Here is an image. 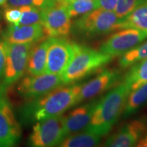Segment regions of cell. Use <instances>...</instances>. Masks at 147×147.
I'll list each match as a JSON object with an SVG mask.
<instances>
[{"instance_id": "7c38bea8", "label": "cell", "mask_w": 147, "mask_h": 147, "mask_svg": "<svg viewBox=\"0 0 147 147\" xmlns=\"http://www.w3.org/2000/svg\"><path fill=\"white\" fill-rule=\"evenodd\" d=\"M121 78L119 70L113 69H106L97 75L95 78L82 84L80 92L78 97V104L86 100L94 98L97 95L113 87L114 84L118 82Z\"/></svg>"}, {"instance_id": "52a82bcc", "label": "cell", "mask_w": 147, "mask_h": 147, "mask_svg": "<svg viewBox=\"0 0 147 147\" xmlns=\"http://www.w3.org/2000/svg\"><path fill=\"white\" fill-rule=\"evenodd\" d=\"M7 90L0 87V147L16 145L21 137V128L11 106Z\"/></svg>"}, {"instance_id": "44dd1931", "label": "cell", "mask_w": 147, "mask_h": 147, "mask_svg": "<svg viewBox=\"0 0 147 147\" xmlns=\"http://www.w3.org/2000/svg\"><path fill=\"white\" fill-rule=\"evenodd\" d=\"M145 59H147V42L121 55L119 65L121 69H126Z\"/></svg>"}, {"instance_id": "6da1fadb", "label": "cell", "mask_w": 147, "mask_h": 147, "mask_svg": "<svg viewBox=\"0 0 147 147\" xmlns=\"http://www.w3.org/2000/svg\"><path fill=\"white\" fill-rule=\"evenodd\" d=\"M82 84H64L47 95L27 101L19 111L20 120L24 124H28L63 115L67 110L77 105Z\"/></svg>"}, {"instance_id": "9a60e30c", "label": "cell", "mask_w": 147, "mask_h": 147, "mask_svg": "<svg viewBox=\"0 0 147 147\" xmlns=\"http://www.w3.org/2000/svg\"><path fill=\"white\" fill-rule=\"evenodd\" d=\"M97 103L96 100L86 103L83 105L75 108L63 116L66 136L82 131L89 125Z\"/></svg>"}, {"instance_id": "8992f818", "label": "cell", "mask_w": 147, "mask_h": 147, "mask_svg": "<svg viewBox=\"0 0 147 147\" xmlns=\"http://www.w3.org/2000/svg\"><path fill=\"white\" fill-rule=\"evenodd\" d=\"M65 136L63 116L53 117L34 125L29 138V144L34 147L59 146Z\"/></svg>"}, {"instance_id": "f1b7e54d", "label": "cell", "mask_w": 147, "mask_h": 147, "mask_svg": "<svg viewBox=\"0 0 147 147\" xmlns=\"http://www.w3.org/2000/svg\"><path fill=\"white\" fill-rule=\"evenodd\" d=\"M136 146L138 147H147V133L139 140Z\"/></svg>"}, {"instance_id": "4dcf8cb0", "label": "cell", "mask_w": 147, "mask_h": 147, "mask_svg": "<svg viewBox=\"0 0 147 147\" xmlns=\"http://www.w3.org/2000/svg\"><path fill=\"white\" fill-rule=\"evenodd\" d=\"M6 2H7V0H0V5L5 4Z\"/></svg>"}, {"instance_id": "1f68e13d", "label": "cell", "mask_w": 147, "mask_h": 147, "mask_svg": "<svg viewBox=\"0 0 147 147\" xmlns=\"http://www.w3.org/2000/svg\"><path fill=\"white\" fill-rule=\"evenodd\" d=\"M147 1V0H140V2H141V1Z\"/></svg>"}, {"instance_id": "7a4b0ae2", "label": "cell", "mask_w": 147, "mask_h": 147, "mask_svg": "<svg viewBox=\"0 0 147 147\" xmlns=\"http://www.w3.org/2000/svg\"><path fill=\"white\" fill-rule=\"evenodd\" d=\"M131 91L124 82L110 90L97 101L91 121L87 128L102 136L108 134L123 112L127 98Z\"/></svg>"}, {"instance_id": "4fadbf2b", "label": "cell", "mask_w": 147, "mask_h": 147, "mask_svg": "<svg viewBox=\"0 0 147 147\" xmlns=\"http://www.w3.org/2000/svg\"><path fill=\"white\" fill-rule=\"evenodd\" d=\"M146 125L147 119L145 117L131 121L108 138L104 146L110 147L136 146L146 131Z\"/></svg>"}, {"instance_id": "cb8c5ba5", "label": "cell", "mask_w": 147, "mask_h": 147, "mask_svg": "<svg viewBox=\"0 0 147 147\" xmlns=\"http://www.w3.org/2000/svg\"><path fill=\"white\" fill-rule=\"evenodd\" d=\"M139 3L140 0H117L114 12L119 18L123 19L136 8Z\"/></svg>"}, {"instance_id": "8fae6325", "label": "cell", "mask_w": 147, "mask_h": 147, "mask_svg": "<svg viewBox=\"0 0 147 147\" xmlns=\"http://www.w3.org/2000/svg\"><path fill=\"white\" fill-rule=\"evenodd\" d=\"M74 53L73 42L61 37H49L45 73L62 75Z\"/></svg>"}, {"instance_id": "ba28073f", "label": "cell", "mask_w": 147, "mask_h": 147, "mask_svg": "<svg viewBox=\"0 0 147 147\" xmlns=\"http://www.w3.org/2000/svg\"><path fill=\"white\" fill-rule=\"evenodd\" d=\"M64 85L61 75L45 73L39 76L29 75L18 84L17 93L27 101L47 95L57 88Z\"/></svg>"}, {"instance_id": "30bf717a", "label": "cell", "mask_w": 147, "mask_h": 147, "mask_svg": "<svg viewBox=\"0 0 147 147\" xmlns=\"http://www.w3.org/2000/svg\"><path fill=\"white\" fill-rule=\"evenodd\" d=\"M42 25L47 37L65 38L72 29L71 17L62 2L42 9Z\"/></svg>"}, {"instance_id": "ac0fdd59", "label": "cell", "mask_w": 147, "mask_h": 147, "mask_svg": "<svg viewBox=\"0 0 147 147\" xmlns=\"http://www.w3.org/2000/svg\"><path fill=\"white\" fill-rule=\"evenodd\" d=\"M124 28H134L147 33V1L140 2L136 8L123 19L121 29Z\"/></svg>"}, {"instance_id": "2e32d148", "label": "cell", "mask_w": 147, "mask_h": 147, "mask_svg": "<svg viewBox=\"0 0 147 147\" xmlns=\"http://www.w3.org/2000/svg\"><path fill=\"white\" fill-rule=\"evenodd\" d=\"M49 38L37 42L29 53L27 70L29 75L39 76L45 73Z\"/></svg>"}, {"instance_id": "f546056e", "label": "cell", "mask_w": 147, "mask_h": 147, "mask_svg": "<svg viewBox=\"0 0 147 147\" xmlns=\"http://www.w3.org/2000/svg\"><path fill=\"white\" fill-rule=\"evenodd\" d=\"M59 2H70V1H76V0H57Z\"/></svg>"}, {"instance_id": "5b68a950", "label": "cell", "mask_w": 147, "mask_h": 147, "mask_svg": "<svg viewBox=\"0 0 147 147\" xmlns=\"http://www.w3.org/2000/svg\"><path fill=\"white\" fill-rule=\"evenodd\" d=\"M35 43L12 44L5 42L6 61L3 81L0 87L8 90L23 76L27 71L29 53Z\"/></svg>"}, {"instance_id": "83f0119b", "label": "cell", "mask_w": 147, "mask_h": 147, "mask_svg": "<svg viewBox=\"0 0 147 147\" xmlns=\"http://www.w3.org/2000/svg\"><path fill=\"white\" fill-rule=\"evenodd\" d=\"M99 8L104 10L115 11L117 0H97Z\"/></svg>"}, {"instance_id": "603a6c76", "label": "cell", "mask_w": 147, "mask_h": 147, "mask_svg": "<svg viewBox=\"0 0 147 147\" xmlns=\"http://www.w3.org/2000/svg\"><path fill=\"white\" fill-rule=\"evenodd\" d=\"M21 12V18L18 25H30L42 24V9L32 5L18 7Z\"/></svg>"}, {"instance_id": "5bb4252c", "label": "cell", "mask_w": 147, "mask_h": 147, "mask_svg": "<svg viewBox=\"0 0 147 147\" xmlns=\"http://www.w3.org/2000/svg\"><path fill=\"white\" fill-rule=\"evenodd\" d=\"M5 42L12 44L37 42L49 38L42 24L30 25H10L2 33Z\"/></svg>"}, {"instance_id": "4316f807", "label": "cell", "mask_w": 147, "mask_h": 147, "mask_svg": "<svg viewBox=\"0 0 147 147\" xmlns=\"http://www.w3.org/2000/svg\"><path fill=\"white\" fill-rule=\"evenodd\" d=\"M5 61H6L5 42L2 37H0V80L3 78L4 74Z\"/></svg>"}, {"instance_id": "d4e9b609", "label": "cell", "mask_w": 147, "mask_h": 147, "mask_svg": "<svg viewBox=\"0 0 147 147\" xmlns=\"http://www.w3.org/2000/svg\"><path fill=\"white\" fill-rule=\"evenodd\" d=\"M57 0H7L8 6L21 7L23 5H32L41 9L55 5Z\"/></svg>"}, {"instance_id": "ffe728a7", "label": "cell", "mask_w": 147, "mask_h": 147, "mask_svg": "<svg viewBox=\"0 0 147 147\" xmlns=\"http://www.w3.org/2000/svg\"><path fill=\"white\" fill-rule=\"evenodd\" d=\"M123 82L131 91L147 83V59L131 65L125 76Z\"/></svg>"}, {"instance_id": "9c48e42d", "label": "cell", "mask_w": 147, "mask_h": 147, "mask_svg": "<svg viewBox=\"0 0 147 147\" xmlns=\"http://www.w3.org/2000/svg\"><path fill=\"white\" fill-rule=\"evenodd\" d=\"M147 38V33L134 28H124L112 34L100 46V51L112 57L121 56Z\"/></svg>"}, {"instance_id": "484cf974", "label": "cell", "mask_w": 147, "mask_h": 147, "mask_svg": "<svg viewBox=\"0 0 147 147\" xmlns=\"http://www.w3.org/2000/svg\"><path fill=\"white\" fill-rule=\"evenodd\" d=\"M21 12L18 7L8 6L4 10V18L9 23L18 25L21 18Z\"/></svg>"}, {"instance_id": "3957f363", "label": "cell", "mask_w": 147, "mask_h": 147, "mask_svg": "<svg viewBox=\"0 0 147 147\" xmlns=\"http://www.w3.org/2000/svg\"><path fill=\"white\" fill-rule=\"evenodd\" d=\"M72 58L62 74L65 85L74 84L107 65L112 57L87 46L74 43Z\"/></svg>"}, {"instance_id": "d6986e66", "label": "cell", "mask_w": 147, "mask_h": 147, "mask_svg": "<svg viewBox=\"0 0 147 147\" xmlns=\"http://www.w3.org/2000/svg\"><path fill=\"white\" fill-rule=\"evenodd\" d=\"M146 103H147V83L129 92L123 112V117L127 118L133 115Z\"/></svg>"}, {"instance_id": "e0dca14e", "label": "cell", "mask_w": 147, "mask_h": 147, "mask_svg": "<svg viewBox=\"0 0 147 147\" xmlns=\"http://www.w3.org/2000/svg\"><path fill=\"white\" fill-rule=\"evenodd\" d=\"M102 136L86 127L82 131L67 136L59 146L61 147H92L100 144Z\"/></svg>"}, {"instance_id": "277c9868", "label": "cell", "mask_w": 147, "mask_h": 147, "mask_svg": "<svg viewBox=\"0 0 147 147\" xmlns=\"http://www.w3.org/2000/svg\"><path fill=\"white\" fill-rule=\"evenodd\" d=\"M122 21L114 11L99 8L80 16L74 21L72 29L80 36H101L121 29Z\"/></svg>"}, {"instance_id": "7402d4cb", "label": "cell", "mask_w": 147, "mask_h": 147, "mask_svg": "<svg viewBox=\"0 0 147 147\" xmlns=\"http://www.w3.org/2000/svg\"><path fill=\"white\" fill-rule=\"evenodd\" d=\"M63 3L71 18L82 16L99 8L97 0H76Z\"/></svg>"}]
</instances>
